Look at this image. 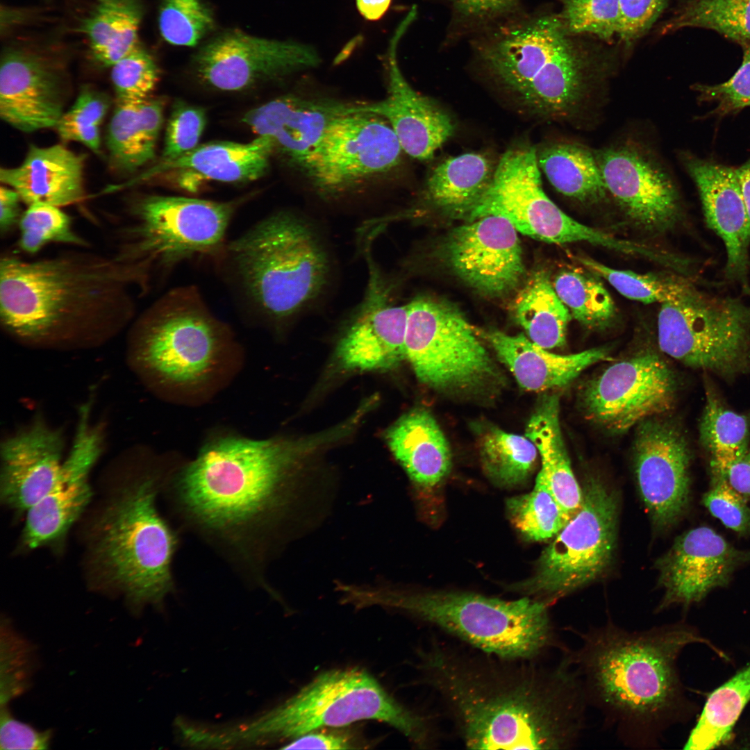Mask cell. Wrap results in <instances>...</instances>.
<instances>
[{
  "mask_svg": "<svg viewBox=\"0 0 750 750\" xmlns=\"http://www.w3.org/2000/svg\"><path fill=\"white\" fill-rule=\"evenodd\" d=\"M485 338L518 384L529 391L565 387L583 370L609 356L605 347L567 355L553 353L523 334L510 335L494 330L485 333Z\"/></svg>",
  "mask_w": 750,
  "mask_h": 750,
  "instance_id": "obj_32",
  "label": "cell"
},
{
  "mask_svg": "<svg viewBox=\"0 0 750 750\" xmlns=\"http://www.w3.org/2000/svg\"><path fill=\"white\" fill-rule=\"evenodd\" d=\"M749 561L750 550L735 548L710 527L688 531L658 561L663 597L656 612L701 601L727 585L735 570Z\"/></svg>",
  "mask_w": 750,
  "mask_h": 750,
  "instance_id": "obj_25",
  "label": "cell"
},
{
  "mask_svg": "<svg viewBox=\"0 0 750 750\" xmlns=\"http://www.w3.org/2000/svg\"><path fill=\"white\" fill-rule=\"evenodd\" d=\"M143 14L141 0H95L79 24L92 58L102 66L112 67L140 45Z\"/></svg>",
  "mask_w": 750,
  "mask_h": 750,
  "instance_id": "obj_35",
  "label": "cell"
},
{
  "mask_svg": "<svg viewBox=\"0 0 750 750\" xmlns=\"http://www.w3.org/2000/svg\"><path fill=\"white\" fill-rule=\"evenodd\" d=\"M494 169L483 153L470 152L449 158L429 176L426 196L438 208L467 217L489 188Z\"/></svg>",
  "mask_w": 750,
  "mask_h": 750,
  "instance_id": "obj_36",
  "label": "cell"
},
{
  "mask_svg": "<svg viewBox=\"0 0 750 750\" xmlns=\"http://www.w3.org/2000/svg\"><path fill=\"white\" fill-rule=\"evenodd\" d=\"M417 656L423 683L467 749L567 750L583 735L590 706L566 649L545 664L432 637Z\"/></svg>",
  "mask_w": 750,
  "mask_h": 750,
  "instance_id": "obj_1",
  "label": "cell"
},
{
  "mask_svg": "<svg viewBox=\"0 0 750 750\" xmlns=\"http://www.w3.org/2000/svg\"><path fill=\"white\" fill-rule=\"evenodd\" d=\"M741 192L750 219V157L739 167L735 168Z\"/></svg>",
  "mask_w": 750,
  "mask_h": 750,
  "instance_id": "obj_64",
  "label": "cell"
},
{
  "mask_svg": "<svg viewBox=\"0 0 750 750\" xmlns=\"http://www.w3.org/2000/svg\"><path fill=\"white\" fill-rule=\"evenodd\" d=\"M139 101L117 100L108 125L106 141L110 160L116 169L124 172H133L153 159L142 136L138 114Z\"/></svg>",
  "mask_w": 750,
  "mask_h": 750,
  "instance_id": "obj_47",
  "label": "cell"
},
{
  "mask_svg": "<svg viewBox=\"0 0 750 750\" xmlns=\"http://www.w3.org/2000/svg\"><path fill=\"white\" fill-rule=\"evenodd\" d=\"M706 389L700 440L710 458L711 479H726L730 468L749 449V421L728 409L710 385Z\"/></svg>",
  "mask_w": 750,
  "mask_h": 750,
  "instance_id": "obj_39",
  "label": "cell"
},
{
  "mask_svg": "<svg viewBox=\"0 0 750 750\" xmlns=\"http://www.w3.org/2000/svg\"><path fill=\"white\" fill-rule=\"evenodd\" d=\"M126 346L128 366L144 386L162 400L185 406L211 400L244 360L231 328L191 285L169 290L135 317Z\"/></svg>",
  "mask_w": 750,
  "mask_h": 750,
  "instance_id": "obj_5",
  "label": "cell"
},
{
  "mask_svg": "<svg viewBox=\"0 0 750 750\" xmlns=\"http://www.w3.org/2000/svg\"><path fill=\"white\" fill-rule=\"evenodd\" d=\"M273 153L272 142L262 136L247 143L212 142L199 144L174 160L159 161L137 180L144 181L162 176L188 192H197L208 181L247 183L266 174Z\"/></svg>",
  "mask_w": 750,
  "mask_h": 750,
  "instance_id": "obj_29",
  "label": "cell"
},
{
  "mask_svg": "<svg viewBox=\"0 0 750 750\" xmlns=\"http://www.w3.org/2000/svg\"><path fill=\"white\" fill-rule=\"evenodd\" d=\"M369 269L364 297L340 338L336 354L349 370H388L406 360L407 304L394 301V281L366 253Z\"/></svg>",
  "mask_w": 750,
  "mask_h": 750,
  "instance_id": "obj_21",
  "label": "cell"
},
{
  "mask_svg": "<svg viewBox=\"0 0 750 750\" xmlns=\"http://www.w3.org/2000/svg\"><path fill=\"white\" fill-rule=\"evenodd\" d=\"M567 629L580 641L567 656L604 726L628 748L660 747L682 707L678 658L706 640L681 623L629 631L610 620Z\"/></svg>",
  "mask_w": 750,
  "mask_h": 750,
  "instance_id": "obj_4",
  "label": "cell"
},
{
  "mask_svg": "<svg viewBox=\"0 0 750 750\" xmlns=\"http://www.w3.org/2000/svg\"><path fill=\"white\" fill-rule=\"evenodd\" d=\"M557 13L567 36L591 35L610 41L621 27L619 0H562Z\"/></svg>",
  "mask_w": 750,
  "mask_h": 750,
  "instance_id": "obj_48",
  "label": "cell"
},
{
  "mask_svg": "<svg viewBox=\"0 0 750 750\" xmlns=\"http://www.w3.org/2000/svg\"><path fill=\"white\" fill-rule=\"evenodd\" d=\"M164 103L161 99L146 98L139 101L138 114L142 136L147 151L153 158L158 138L163 121Z\"/></svg>",
  "mask_w": 750,
  "mask_h": 750,
  "instance_id": "obj_60",
  "label": "cell"
},
{
  "mask_svg": "<svg viewBox=\"0 0 750 750\" xmlns=\"http://www.w3.org/2000/svg\"><path fill=\"white\" fill-rule=\"evenodd\" d=\"M348 600L356 608L382 606L401 611L478 650L510 659H541L562 649L548 602L530 597L505 600L454 590L414 591L353 585Z\"/></svg>",
  "mask_w": 750,
  "mask_h": 750,
  "instance_id": "obj_8",
  "label": "cell"
},
{
  "mask_svg": "<svg viewBox=\"0 0 750 750\" xmlns=\"http://www.w3.org/2000/svg\"><path fill=\"white\" fill-rule=\"evenodd\" d=\"M386 439L397 460L417 485L434 488L449 474V445L428 411L417 408L406 413L389 428Z\"/></svg>",
  "mask_w": 750,
  "mask_h": 750,
  "instance_id": "obj_33",
  "label": "cell"
},
{
  "mask_svg": "<svg viewBox=\"0 0 750 750\" xmlns=\"http://www.w3.org/2000/svg\"><path fill=\"white\" fill-rule=\"evenodd\" d=\"M18 247L35 254L52 243L88 249L90 242L74 228L72 217L60 207L35 203L28 206L20 218Z\"/></svg>",
  "mask_w": 750,
  "mask_h": 750,
  "instance_id": "obj_46",
  "label": "cell"
},
{
  "mask_svg": "<svg viewBox=\"0 0 750 750\" xmlns=\"http://www.w3.org/2000/svg\"><path fill=\"white\" fill-rule=\"evenodd\" d=\"M559 397L546 394L540 399L525 435L535 445L541 458L537 476L547 484L562 508L571 516L582 502V488L572 469L560 423Z\"/></svg>",
  "mask_w": 750,
  "mask_h": 750,
  "instance_id": "obj_34",
  "label": "cell"
},
{
  "mask_svg": "<svg viewBox=\"0 0 750 750\" xmlns=\"http://www.w3.org/2000/svg\"><path fill=\"white\" fill-rule=\"evenodd\" d=\"M539 168L535 148L506 151L469 219L497 215L520 233L545 242H586L621 253L626 249V240L584 225L562 211L543 191Z\"/></svg>",
  "mask_w": 750,
  "mask_h": 750,
  "instance_id": "obj_15",
  "label": "cell"
},
{
  "mask_svg": "<svg viewBox=\"0 0 750 750\" xmlns=\"http://www.w3.org/2000/svg\"><path fill=\"white\" fill-rule=\"evenodd\" d=\"M133 290L131 271L113 255L81 250L24 260L5 253L0 259L1 328L30 349L96 348L133 322Z\"/></svg>",
  "mask_w": 750,
  "mask_h": 750,
  "instance_id": "obj_3",
  "label": "cell"
},
{
  "mask_svg": "<svg viewBox=\"0 0 750 750\" xmlns=\"http://www.w3.org/2000/svg\"><path fill=\"white\" fill-rule=\"evenodd\" d=\"M385 97L369 102V112L384 118L395 133L402 151L419 160L431 159L452 135L451 117L428 98L415 91L402 74L391 53Z\"/></svg>",
  "mask_w": 750,
  "mask_h": 750,
  "instance_id": "obj_30",
  "label": "cell"
},
{
  "mask_svg": "<svg viewBox=\"0 0 750 750\" xmlns=\"http://www.w3.org/2000/svg\"><path fill=\"white\" fill-rule=\"evenodd\" d=\"M46 44L16 42L2 51L0 117L22 132L56 127L64 114L63 60Z\"/></svg>",
  "mask_w": 750,
  "mask_h": 750,
  "instance_id": "obj_18",
  "label": "cell"
},
{
  "mask_svg": "<svg viewBox=\"0 0 750 750\" xmlns=\"http://www.w3.org/2000/svg\"><path fill=\"white\" fill-rule=\"evenodd\" d=\"M260 324L284 322L324 292L331 260L318 229L290 210L274 212L226 242L214 260Z\"/></svg>",
  "mask_w": 750,
  "mask_h": 750,
  "instance_id": "obj_7",
  "label": "cell"
},
{
  "mask_svg": "<svg viewBox=\"0 0 750 750\" xmlns=\"http://www.w3.org/2000/svg\"><path fill=\"white\" fill-rule=\"evenodd\" d=\"M668 0H619L621 27L619 38L633 42L644 35L657 21Z\"/></svg>",
  "mask_w": 750,
  "mask_h": 750,
  "instance_id": "obj_57",
  "label": "cell"
},
{
  "mask_svg": "<svg viewBox=\"0 0 750 750\" xmlns=\"http://www.w3.org/2000/svg\"><path fill=\"white\" fill-rule=\"evenodd\" d=\"M749 701L750 662L709 695L683 748L707 750L726 742Z\"/></svg>",
  "mask_w": 750,
  "mask_h": 750,
  "instance_id": "obj_40",
  "label": "cell"
},
{
  "mask_svg": "<svg viewBox=\"0 0 750 750\" xmlns=\"http://www.w3.org/2000/svg\"><path fill=\"white\" fill-rule=\"evenodd\" d=\"M579 508L542 551L535 574L512 590L551 604L597 580L616 544L617 495L596 478L582 488Z\"/></svg>",
  "mask_w": 750,
  "mask_h": 750,
  "instance_id": "obj_14",
  "label": "cell"
},
{
  "mask_svg": "<svg viewBox=\"0 0 750 750\" xmlns=\"http://www.w3.org/2000/svg\"><path fill=\"white\" fill-rule=\"evenodd\" d=\"M506 509L514 526L532 541L553 538L572 517L538 476L531 492L507 499Z\"/></svg>",
  "mask_w": 750,
  "mask_h": 750,
  "instance_id": "obj_44",
  "label": "cell"
},
{
  "mask_svg": "<svg viewBox=\"0 0 750 750\" xmlns=\"http://www.w3.org/2000/svg\"><path fill=\"white\" fill-rule=\"evenodd\" d=\"M51 733L38 731L28 724L15 719L5 706H1V749H47Z\"/></svg>",
  "mask_w": 750,
  "mask_h": 750,
  "instance_id": "obj_58",
  "label": "cell"
},
{
  "mask_svg": "<svg viewBox=\"0 0 750 750\" xmlns=\"http://www.w3.org/2000/svg\"><path fill=\"white\" fill-rule=\"evenodd\" d=\"M454 228L445 243L447 261L455 274L492 297L513 290L524 273L517 230L508 220L488 215Z\"/></svg>",
  "mask_w": 750,
  "mask_h": 750,
  "instance_id": "obj_24",
  "label": "cell"
},
{
  "mask_svg": "<svg viewBox=\"0 0 750 750\" xmlns=\"http://www.w3.org/2000/svg\"><path fill=\"white\" fill-rule=\"evenodd\" d=\"M743 49L741 65L728 80L715 85H694L700 102L716 103L706 118H722L750 107V45Z\"/></svg>",
  "mask_w": 750,
  "mask_h": 750,
  "instance_id": "obj_52",
  "label": "cell"
},
{
  "mask_svg": "<svg viewBox=\"0 0 750 750\" xmlns=\"http://www.w3.org/2000/svg\"><path fill=\"white\" fill-rule=\"evenodd\" d=\"M88 411L78 415L76 432L60 475L53 488L26 512L22 543L29 549L63 540L92 497L89 476L104 449L103 422Z\"/></svg>",
  "mask_w": 750,
  "mask_h": 750,
  "instance_id": "obj_20",
  "label": "cell"
},
{
  "mask_svg": "<svg viewBox=\"0 0 750 750\" xmlns=\"http://www.w3.org/2000/svg\"><path fill=\"white\" fill-rule=\"evenodd\" d=\"M676 391L670 367L648 351L615 362L588 381L579 400L588 419L620 433L669 410Z\"/></svg>",
  "mask_w": 750,
  "mask_h": 750,
  "instance_id": "obj_17",
  "label": "cell"
},
{
  "mask_svg": "<svg viewBox=\"0 0 750 750\" xmlns=\"http://www.w3.org/2000/svg\"><path fill=\"white\" fill-rule=\"evenodd\" d=\"M729 485L747 500L750 499V448L728 470Z\"/></svg>",
  "mask_w": 750,
  "mask_h": 750,
  "instance_id": "obj_62",
  "label": "cell"
},
{
  "mask_svg": "<svg viewBox=\"0 0 750 750\" xmlns=\"http://www.w3.org/2000/svg\"><path fill=\"white\" fill-rule=\"evenodd\" d=\"M660 350L694 368L724 377L750 367V306L690 283L677 299L661 304L658 315Z\"/></svg>",
  "mask_w": 750,
  "mask_h": 750,
  "instance_id": "obj_13",
  "label": "cell"
},
{
  "mask_svg": "<svg viewBox=\"0 0 750 750\" xmlns=\"http://www.w3.org/2000/svg\"><path fill=\"white\" fill-rule=\"evenodd\" d=\"M1 636V706L27 688L31 672L32 649L5 623Z\"/></svg>",
  "mask_w": 750,
  "mask_h": 750,
  "instance_id": "obj_54",
  "label": "cell"
},
{
  "mask_svg": "<svg viewBox=\"0 0 750 750\" xmlns=\"http://www.w3.org/2000/svg\"><path fill=\"white\" fill-rule=\"evenodd\" d=\"M111 67L110 78L117 100L140 101L147 98L158 79L155 60L140 45Z\"/></svg>",
  "mask_w": 750,
  "mask_h": 750,
  "instance_id": "obj_51",
  "label": "cell"
},
{
  "mask_svg": "<svg viewBox=\"0 0 750 750\" xmlns=\"http://www.w3.org/2000/svg\"><path fill=\"white\" fill-rule=\"evenodd\" d=\"M478 438L482 466L492 481L501 485L515 486L528 478L535 467L538 449L526 435L489 425L480 431Z\"/></svg>",
  "mask_w": 750,
  "mask_h": 750,
  "instance_id": "obj_42",
  "label": "cell"
},
{
  "mask_svg": "<svg viewBox=\"0 0 750 750\" xmlns=\"http://www.w3.org/2000/svg\"><path fill=\"white\" fill-rule=\"evenodd\" d=\"M392 0H356L361 15L369 21H376L387 12Z\"/></svg>",
  "mask_w": 750,
  "mask_h": 750,
  "instance_id": "obj_63",
  "label": "cell"
},
{
  "mask_svg": "<svg viewBox=\"0 0 750 750\" xmlns=\"http://www.w3.org/2000/svg\"><path fill=\"white\" fill-rule=\"evenodd\" d=\"M699 192L706 222L723 241L727 278L747 285L750 219L736 169L690 153L681 156Z\"/></svg>",
  "mask_w": 750,
  "mask_h": 750,
  "instance_id": "obj_28",
  "label": "cell"
},
{
  "mask_svg": "<svg viewBox=\"0 0 750 750\" xmlns=\"http://www.w3.org/2000/svg\"><path fill=\"white\" fill-rule=\"evenodd\" d=\"M119 456L128 479L94 523L92 561L106 583L134 606H161L174 590L178 538L158 511L157 498L180 461L140 445Z\"/></svg>",
  "mask_w": 750,
  "mask_h": 750,
  "instance_id": "obj_6",
  "label": "cell"
},
{
  "mask_svg": "<svg viewBox=\"0 0 750 750\" xmlns=\"http://www.w3.org/2000/svg\"><path fill=\"white\" fill-rule=\"evenodd\" d=\"M85 160V155L61 144L31 145L20 165L1 169L0 180L17 191L27 206L45 203L61 208L84 199Z\"/></svg>",
  "mask_w": 750,
  "mask_h": 750,
  "instance_id": "obj_31",
  "label": "cell"
},
{
  "mask_svg": "<svg viewBox=\"0 0 750 750\" xmlns=\"http://www.w3.org/2000/svg\"><path fill=\"white\" fill-rule=\"evenodd\" d=\"M638 428L634 467L638 489L654 524L666 528L677 521L688 503V444L672 422L652 417Z\"/></svg>",
  "mask_w": 750,
  "mask_h": 750,
  "instance_id": "obj_22",
  "label": "cell"
},
{
  "mask_svg": "<svg viewBox=\"0 0 750 750\" xmlns=\"http://www.w3.org/2000/svg\"><path fill=\"white\" fill-rule=\"evenodd\" d=\"M402 151L384 118L357 112L334 121L297 168L317 194L333 199L393 169Z\"/></svg>",
  "mask_w": 750,
  "mask_h": 750,
  "instance_id": "obj_16",
  "label": "cell"
},
{
  "mask_svg": "<svg viewBox=\"0 0 750 750\" xmlns=\"http://www.w3.org/2000/svg\"><path fill=\"white\" fill-rule=\"evenodd\" d=\"M407 306L406 359L422 383L460 394H483L501 383L499 368L457 307L429 296Z\"/></svg>",
  "mask_w": 750,
  "mask_h": 750,
  "instance_id": "obj_12",
  "label": "cell"
},
{
  "mask_svg": "<svg viewBox=\"0 0 750 750\" xmlns=\"http://www.w3.org/2000/svg\"><path fill=\"white\" fill-rule=\"evenodd\" d=\"M702 501L725 526L739 534L750 535V506L726 479H711V487Z\"/></svg>",
  "mask_w": 750,
  "mask_h": 750,
  "instance_id": "obj_56",
  "label": "cell"
},
{
  "mask_svg": "<svg viewBox=\"0 0 750 750\" xmlns=\"http://www.w3.org/2000/svg\"><path fill=\"white\" fill-rule=\"evenodd\" d=\"M314 50L290 42L264 39L240 31L222 33L194 55L197 75L212 88L246 90L316 67Z\"/></svg>",
  "mask_w": 750,
  "mask_h": 750,
  "instance_id": "obj_19",
  "label": "cell"
},
{
  "mask_svg": "<svg viewBox=\"0 0 750 750\" xmlns=\"http://www.w3.org/2000/svg\"><path fill=\"white\" fill-rule=\"evenodd\" d=\"M596 158L608 193L634 224L656 233L677 222V190L668 174L644 151L622 145L601 151Z\"/></svg>",
  "mask_w": 750,
  "mask_h": 750,
  "instance_id": "obj_23",
  "label": "cell"
},
{
  "mask_svg": "<svg viewBox=\"0 0 750 750\" xmlns=\"http://www.w3.org/2000/svg\"><path fill=\"white\" fill-rule=\"evenodd\" d=\"M367 102L287 94L250 110L243 122L258 136L269 138L274 152L297 167L334 121L367 112Z\"/></svg>",
  "mask_w": 750,
  "mask_h": 750,
  "instance_id": "obj_27",
  "label": "cell"
},
{
  "mask_svg": "<svg viewBox=\"0 0 750 750\" xmlns=\"http://www.w3.org/2000/svg\"><path fill=\"white\" fill-rule=\"evenodd\" d=\"M214 26L210 11L200 0H162L158 15L160 35L168 43L195 46Z\"/></svg>",
  "mask_w": 750,
  "mask_h": 750,
  "instance_id": "obj_49",
  "label": "cell"
},
{
  "mask_svg": "<svg viewBox=\"0 0 750 750\" xmlns=\"http://www.w3.org/2000/svg\"><path fill=\"white\" fill-rule=\"evenodd\" d=\"M108 109V103L103 95L83 90L55 128L62 139L81 142L97 152L101 144L99 125Z\"/></svg>",
  "mask_w": 750,
  "mask_h": 750,
  "instance_id": "obj_50",
  "label": "cell"
},
{
  "mask_svg": "<svg viewBox=\"0 0 750 750\" xmlns=\"http://www.w3.org/2000/svg\"><path fill=\"white\" fill-rule=\"evenodd\" d=\"M576 260L588 272L607 281L624 297L644 303L673 301L685 292L690 283L674 276L613 269L590 257L577 256Z\"/></svg>",
  "mask_w": 750,
  "mask_h": 750,
  "instance_id": "obj_45",
  "label": "cell"
},
{
  "mask_svg": "<svg viewBox=\"0 0 750 750\" xmlns=\"http://www.w3.org/2000/svg\"><path fill=\"white\" fill-rule=\"evenodd\" d=\"M453 24L461 33L481 32L515 17L518 0H448Z\"/></svg>",
  "mask_w": 750,
  "mask_h": 750,
  "instance_id": "obj_55",
  "label": "cell"
},
{
  "mask_svg": "<svg viewBox=\"0 0 750 750\" xmlns=\"http://www.w3.org/2000/svg\"><path fill=\"white\" fill-rule=\"evenodd\" d=\"M356 733L344 727L315 730L291 740L283 749H354L362 748Z\"/></svg>",
  "mask_w": 750,
  "mask_h": 750,
  "instance_id": "obj_59",
  "label": "cell"
},
{
  "mask_svg": "<svg viewBox=\"0 0 750 750\" xmlns=\"http://www.w3.org/2000/svg\"><path fill=\"white\" fill-rule=\"evenodd\" d=\"M365 719L395 728L416 747L433 748L440 732L433 718L400 703L364 670L333 669L319 674L288 699L260 716L233 724L238 746L294 740L324 728Z\"/></svg>",
  "mask_w": 750,
  "mask_h": 750,
  "instance_id": "obj_10",
  "label": "cell"
},
{
  "mask_svg": "<svg viewBox=\"0 0 750 750\" xmlns=\"http://www.w3.org/2000/svg\"><path fill=\"white\" fill-rule=\"evenodd\" d=\"M553 285L572 318L583 326L601 329L615 319L614 301L592 273L573 269L564 270L556 276Z\"/></svg>",
  "mask_w": 750,
  "mask_h": 750,
  "instance_id": "obj_43",
  "label": "cell"
},
{
  "mask_svg": "<svg viewBox=\"0 0 750 750\" xmlns=\"http://www.w3.org/2000/svg\"><path fill=\"white\" fill-rule=\"evenodd\" d=\"M539 167L560 193L583 203H595L608 194L594 155L583 145L556 142L537 153Z\"/></svg>",
  "mask_w": 750,
  "mask_h": 750,
  "instance_id": "obj_37",
  "label": "cell"
},
{
  "mask_svg": "<svg viewBox=\"0 0 750 750\" xmlns=\"http://www.w3.org/2000/svg\"><path fill=\"white\" fill-rule=\"evenodd\" d=\"M19 194L6 185L0 188V233L1 236L10 234L18 227L24 211L22 210Z\"/></svg>",
  "mask_w": 750,
  "mask_h": 750,
  "instance_id": "obj_61",
  "label": "cell"
},
{
  "mask_svg": "<svg viewBox=\"0 0 750 750\" xmlns=\"http://www.w3.org/2000/svg\"><path fill=\"white\" fill-rule=\"evenodd\" d=\"M713 30L744 48L750 45V0H682L659 28L667 35L684 28Z\"/></svg>",
  "mask_w": 750,
  "mask_h": 750,
  "instance_id": "obj_41",
  "label": "cell"
},
{
  "mask_svg": "<svg viewBox=\"0 0 750 750\" xmlns=\"http://www.w3.org/2000/svg\"><path fill=\"white\" fill-rule=\"evenodd\" d=\"M517 322L528 338L545 349L564 346L570 312L558 296L548 274L534 273L515 301Z\"/></svg>",
  "mask_w": 750,
  "mask_h": 750,
  "instance_id": "obj_38",
  "label": "cell"
},
{
  "mask_svg": "<svg viewBox=\"0 0 750 750\" xmlns=\"http://www.w3.org/2000/svg\"><path fill=\"white\" fill-rule=\"evenodd\" d=\"M243 201L156 194L138 198L128 208V222L117 231L112 255L132 272L138 292L147 294L185 262L214 261Z\"/></svg>",
  "mask_w": 750,
  "mask_h": 750,
  "instance_id": "obj_11",
  "label": "cell"
},
{
  "mask_svg": "<svg viewBox=\"0 0 750 750\" xmlns=\"http://www.w3.org/2000/svg\"><path fill=\"white\" fill-rule=\"evenodd\" d=\"M66 448L64 428L40 413L1 442L0 496L17 512H26L54 485L62 472Z\"/></svg>",
  "mask_w": 750,
  "mask_h": 750,
  "instance_id": "obj_26",
  "label": "cell"
},
{
  "mask_svg": "<svg viewBox=\"0 0 750 750\" xmlns=\"http://www.w3.org/2000/svg\"><path fill=\"white\" fill-rule=\"evenodd\" d=\"M305 450L298 440L217 429L193 459L180 464L167 488L186 524L260 574Z\"/></svg>",
  "mask_w": 750,
  "mask_h": 750,
  "instance_id": "obj_2",
  "label": "cell"
},
{
  "mask_svg": "<svg viewBox=\"0 0 750 750\" xmlns=\"http://www.w3.org/2000/svg\"><path fill=\"white\" fill-rule=\"evenodd\" d=\"M473 46L485 69L538 115H572L590 92L592 60L572 42L557 13L517 15L481 32Z\"/></svg>",
  "mask_w": 750,
  "mask_h": 750,
  "instance_id": "obj_9",
  "label": "cell"
},
{
  "mask_svg": "<svg viewBox=\"0 0 750 750\" xmlns=\"http://www.w3.org/2000/svg\"><path fill=\"white\" fill-rule=\"evenodd\" d=\"M206 124L204 109L181 100L176 101L168 119L159 161L174 160L196 148Z\"/></svg>",
  "mask_w": 750,
  "mask_h": 750,
  "instance_id": "obj_53",
  "label": "cell"
}]
</instances>
